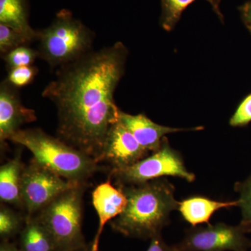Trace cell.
Instances as JSON below:
<instances>
[{
	"label": "cell",
	"instance_id": "14",
	"mask_svg": "<svg viewBox=\"0 0 251 251\" xmlns=\"http://www.w3.org/2000/svg\"><path fill=\"white\" fill-rule=\"evenodd\" d=\"M25 166L18 155L0 168V200L4 204L24 208L21 179Z\"/></svg>",
	"mask_w": 251,
	"mask_h": 251
},
{
	"label": "cell",
	"instance_id": "6",
	"mask_svg": "<svg viewBox=\"0 0 251 251\" xmlns=\"http://www.w3.org/2000/svg\"><path fill=\"white\" fill-rule=\"evenodd\" d=\"M166 176H176L193 182L196 176L186 169L179 152L171 148L168 138L162 140L161 148L151 156L145 157L132 166L110 171L117 186L143 184Z\"/></svg>",
	"mask_w": 251,
	"mask_h": 251
},
{
	"label": "cell",
	"instance_id": "22",
	"mask_svg": "<svg viewBox=\"0 0 251 251\" xmlns=\"http://www.w3.org/2000/svg\"><path fill=\"white\" fill-rule=\"evenodd\" d=\"M6 80L16 88L29 85L37 75L39 70L34 66L21 67L8 70Z\"/></svg>",
	"mask_w": 251,
	"mask_h": 251
},
{
	"label": "cell",
	"instance_id": "5",
	"mask_svg": "<svg viewBox=\"0 0 251 251\" xmlns=\"http://www.w3.org/2000/svg\"><path fill=\"white\" fill-rule=\"evenodd\" d=\"M86 185H78L57 196L36 217L53 239L57 251H72L85 247L82 234V198Z\"/></svg>",
	"mask_w": 251,
	"mask_h": 251
},
{
	"label": "cell",
	"instance_id": "27",
	"mask_svg": "<svg viewBox=\"0 0 251 251\" xmlns=\"http://www.w3.org/2000/svg\"><path fill=\"white\" fill-rule=\"evenodd\" d=\"M72 251H93V249H92V243L91 242L90 244H87L85 247Z\"/></svg>",
	"mask_w": 251,
	"mask_h": 251
},
{
	"label": "cell",
	"instance_id": "8",
	"mask_svg": "<svg viewBox=\"0 0 251 251\" xmlns=\"http://www.w3.org/2000/svg\"><path fill=\"white\" fill-rule=\"evenodd\" d=\"M249 233L242 225L232 226L224 223L186 229L184 239L173 246L175 251H251Z\"/></svg>",
	"mask_w": 251,
	"mask_h": 251
},
{
	"label": "cell",
	"instance_id": "26",
	"mask_svg": "<svg viewBox=\"0 0 251 251\" xmlns=\"http://www.w3.org/2000/svg\"><path fill=\"white\" fill-rule=\"evenodd\" d=\"M0 251H21L19 248L9 242H1Z\"/></svg>",
	"mask_w": 251,
	"mask_h": 251
},
{
	"label": "cell",
	"instance_id": "4",
	"mask_svg": "<svg viewBox=\"0 0 251 251\" xmlns=\"http://www.w3.org/2000/svg\"><path fill=\"white\" fill-rule=\"evenodd\" d=\"M94 33L72 11L62 9L45 29L37 31L39 58L52 69L75 62L93 50Z\"/></svg>",
	"mask_w": 251,
	"mask_h": 251
},
{
	"label": "cell",
	"instance_id": "21",
	"mask_svg": "<svg viewBox=\"0 0 251 251\" xmlns=\"http://www.w3.org/2000/svg\"><path fill=\"white\" fill-rule=\"evenodd\" d=\"M31 43L25 36L12 28L0 24V52L1 55L20 46H29Z\"/></svg>",
	"mask_w": 251,
	"mask_h": 251
},
{
	"label": "cell",
	"instance_id": "16",
	"mask_svg": "<svg viewBox=\"0 0 251 251\" xmlns=\"http://www.w3.org/2000/svg\"><path fill=\"white\" fill-rule=\"evenodd\" d=\"M19 237L21 251H57L53 239L36 216L25 219Z\"/></svg>",
	"mask_w": 251,
	"mask_h": 251
},
{
	"label": "cell",
	"instance_id": "15",
	"mask_svg": "<svg viewBox=\"0 0 251 251\" xmlns=\"http://www.w3.org/2000/svg\"><path fill=\"white\" fill-rule=\"evenodd\" d=\"M0 24L21 33L30 43L36 41L37 31L29 25L27 0H0Z\"/></svg>",
	"mask_w": 251,
	"mask_h": 251
},
{
	"label": "cell",
	"instance_id": "25",
	"mask_svg": "<svg viewBox=\"0 0 251 251\" xmlns=\"http://www.w3.org/2000/svg\"><path fill=\"white\" fill-rule=\"evenodd\" d=\"M243 22L251 33V0L239 7Z\"/></svg>",
	"mask_w": 251,
	"mask_h": 251
},
{
	"label": "cell",
	"instance_id": "11",
	"mask_svg": "<svg viewBox=\"0 0 251 251\" xmlns=\"http://www.w3.org/2000/svg\"><path fill=\"white\" fill-rule=\"evenodd\" d=\"M92 204L97 215L99 224L97 234L92 243L93 251H99V240L105 227L109 221L115 219L125 211L127 205V198L123 191L111 184V180H107L99 184L92 193Z\"/></svg>",
	"mask_w": 251,
	"mask_h": 251
},
{
	"label": "cell",
	"instance_id": "17",
	"mask_svg": "<svg viewBox=\"0 0 251 251\" xmlns=\"http://www.w3.org/2000/svg\"><path fill=\"white\" fill-rule=\"evenodd\" d=\"M196 0H161V24L166 31H171L179 21L181 14L189 5ZM212 6L213 9L220 18L224 19V16L220 10L221 0H206Z\"/></svg>",
	"mask_w": 251,
	"mask_h": 251
},
{
	"label": "cell",
	"instance_id": "1",
	"mask_svg": "<svg viewBox=\"0 0 251 251\" xmlns=\"http://www.w3.org/2000/svg\"><path fill=\"white\" fill-rule=\"evenodd\" d=\"M128 50L117 42L57 69L42 97L55 105L58 138L99 163L110 127L121 110L115 103Z\"/></svg>",
	"mask_w": 251,
	"mask_h": 251
},
{
	"label": "cell",
	"instance_id": "3",
	"mask_svg": "<svg viewBox=\"0 0 251 251\" xmlns=\"http://www.w3.org/2000/svg\"><path fill=\"white\" fill-rule=\"evenodd\" d=\"M10 140L25 147L39 164L75 184H87V180L101 171L92 157L40 128L20 129Z\"/></svg>",
	"mask_w": 251,
	"mask_h": 251
},
{
	"label": "cell",
	"instance_id": "2",
	"mask_svg": "<svg viewBox=\"0 0 251 251\" xmlns=\"http://www.w3.org/2000/svg\"><path fill=\"white\" fill-rule=\"evenodd\" d=\"M127 198L120 215L110 221L113 230L126 237L151 239L170 224L172 211L178 209L174 186L164 178L143 184L117 186Z\"/></svg>",
	"mask_w": 251,
	"mask_h": 251
},
{
	"label": "cell",
	"instance_id": "23",
	"mask_svg": "<svg viewBox=\"0 0 251 251\" xmlns=\"http://www.w3.org/2000/svg\"><path fill=\"white\" fill-rule=\"evenodd\" d=\"M251 122V94L241 102L229 120L233 127L245 126Z\"/></svg>",
	"mask_w": 251,
	"mask_h": 251
},
{
	"label": "cell",
	"instance_id": "19",
	"mask_svg": "<svg viewBox=\"0 0 251 251\" xmlns=\"http://www.w3.org/2000/svg\"><path fill=\"white\" fill-rule=\"evenodd\" d=\"M234 191L239 193L237 206L242 211V221L240 224L251 232V173L249 177L234 185Z\"/></svg>",
	"mask_w": 251,
	"mask_h": 251
},
{
	"label": "cell",
	"instance_id": "18",
	"mask_svg": "<svg viewBox=\"0 0 251 251\" xmlns=\"http://www.w3.org/2000/svg\"><path fill=\"white\" fill-rule=\"evenodd\" d=\"M25 224L23 218L7 206L1 204L0 208V237L1 242H9V239L21 233Z\"/></svg>",
	"mask_w": 251,
	"mask_h": 251
},
{
	"label": "cell",
	"instance_id": "24",
	"mask_svg": "<svg viewBox=\"0 0 251 251\" xmlns=\"http://www.w3.org/2000/svg\"><path fill=\"white\" fill-rule=\"evenodd\" d=\"M147 251H175L173 246L166 244L161 237V234L155 236L151 239L150 246Z\"/></svg>",
	"mask_w": 251,
	"mask_h": 251
},
{
	"label": "cell",
	"instance_id": "13",
	"mask_svg": "<svg viewBox=\"0 0 251 251\" xmlns=\"http://www.w3.org/2000/svg\"><path fill=\"white\" fill-rule=\"evenodd\" d=\"M233 206H237V201L222 202L204 196H193L179 202L178 210L186 222L196 227L200 224H209L211 216L219 209Z\"/></svg>",
	"mask_w": 251,
	"mask_h": 251
},
{
	"label": "cell",
	"instance_id": "20",
	"mask_svg": "<svg viewBox=\"0 0 251 251\" xmlns=\"http://www.w3.org/2000/svg\"><path fill=\"white\" fill-rule=\"evenodd\" d=\"M2 58L8 70H10L14 68L32 65L36 59L39 58V52L37 50L31 49L29 46H22L4 54Z\"/></svg>",
	"mask_w": 251,
	"mask_h": 251
},
{
	"label": "cell",
	"instance_id": "12",
	"mask_svg": "<svg viewBox=\"0 0 251 251\" xmlns=\"http://www.w3.org/2000/svg\"><path fill=\"white\" fill-rule=\"evenodd\" d=\"M119 120L127 129L130 130L138 143L148 151H157L161 148L162 140L165 135L185 130L202 129V127L191 128H176L164 126L151 121L144 114L130 115L120 111Z\"/></svg>",
	"mask_w": 251,
	"mask_h": 251
},
{
	"label": "cell",
	"instance_id": "10",
	"mask_svg": "<svg viewBox=\"0 0 251 251\" xmlns=\"http://www.w3.org/2000/svg\"><path fill=\"white\" fill-rule=\"evenodd\" d=\"M16 87L5 79L0 85V141L10 140L25 124L36 121V112L23 105Z\"/></svg>",
	"mask_w": 251,
	"mask_h": 251
},
{
	"label": "cell",
	"instance_id": "9",
	"mask_svg": "<svg viewBox=\"0 0 251 251\" xmlns=\"http://www.w3.org/2000/svg\"><path fill=\"white\" fill-rule=\"evenodd\" d=\"M149 152L119 120L109 130L99 163L106 162L111 171L124 169L143 159Z\"/></svg>",
	"mask_w": 251,
	"mask_h": 251
},
{
	"label": "cell",
	"instance_id": "7",
	"mask_svg": "<svg viewBox=\"0 0 251 251\" xmlns=\"http://www.w3.org/2000/svg\"><path fill=\"white\" fill-rule=\"evenodd\" d=\"M50 171L33 158L25 166L21 179V195L25 219L42 210L57 196L69 188L78 186Z\"/></svg>",
	"mask_w": 251,
	"mask_h": 251
}]
</instances>
